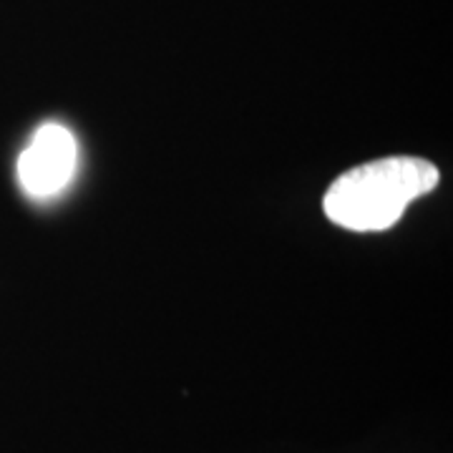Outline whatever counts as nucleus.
Here are the masks:
<instances>
[{
    "mask_svg": "<svg viewBox=\"0 0 453 453\" xmlns=\"http://www.w3.org/2000/svg\"><path fill=\"white\" fill-rule=\"evenodd\" d=\"M436 164L421 157H386L342 172L325 192L323 210L333 225L350 232H386L411 202L431 195Z\"/></svg>",
    "mask_w": 453,
    "mask_h": 453,
    "instance_id": "obj_1",
    "label": "nucleus"
},
{
    "mask_svg": "<svg viewBox=\"0 0 453 453\" xmlns=\"http://www.w3.org/2000/svg\"><path fill=\"white\" fill-rule=\"evenodd\" d=\"M79 166V144L64 124L38 127L18 157V184L35 202H49L68 187Z\"/></svg>",
    "mask_w": 453,
    "mask_h": 453,
    "instance_id": "obj_2",
    "label": "nucleus"
}]
</instances>
